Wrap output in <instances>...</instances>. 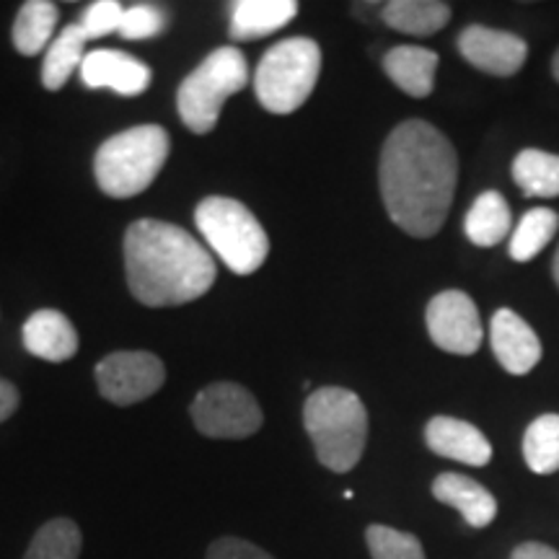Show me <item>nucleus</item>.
Listing matches in <instances>:
<instances>
[{
    "label": "nucleus",
    "mask_w": 559,
    "mask_h": 559,
    "mask_svg": "<svg viewBox=\"0 0 559 559\" xmlns=\"http://www.w3.org/2000/svg\"><path fill=\"white\" fill-rule=\"evenodd\" d=\"M459 181V156L451 140L425 120L391 130L381 148L379 187L389 218L415 239L443 228Z\"/></svg>",
    "instance_id": "f257e3e1"
},
{
    "label": "nucleus",
    "mask_w": 559,
    "mask_h": 559,
    "mask_svg": "<svg viewBox=\"0 0 559 559\" xmlns=\"http://www.w3.org/2000/svg\"><path fill=\"white\" fill-rule=\"evenodd\" d=\"M124 275L138 304L169 309L205 296L218 267L210 251L181 226L143 218L124 230Z\"/></svg>",
    "instance_id": "f03ea898"
},
{
    "label": "nucleus",
    "mask_w": 559,
    "mask_h": 559,
    "mask_svg": "<svg viewBox=\"0 0 559 559\" xmlns=\"http://www.w3.org/2000/svg\"><path fill=\"white\" fill-rule=\"evenodd\" d=\"M304 428L319 464L334 474L358 466L368 443V409L355 391L324 386L311 391L304 404Z\"/></svg>",
    "instance_id": "7ed1b4c3"
},
{
    "label": "nucleus",
    "mask_w": 559,
    "mask_h": 559,
    "mask_svg": "<svg viewBox=\"0 0 559 559\" xmlns=\"http://www.w3.org/2000/svg\"><path fill=\"white\" fill-rule=\"evenodd\" d=\"M171 151L169 132L158 124H138L104 140L94 156V177L107 198H138L156 181Z\"/></svg>",
    "instance_id": "20e7f679"
},
{
    "label": "nucleus",
    "mask_w": 559,
    "mask_h": 559,
    "mask_svg": "<svg viewBox=\"0 0 559 559\" xmlns=\"http://www.w3.org/2000/svg\"><path fill=\"white\" fill-rule=\"evenodd\" d=\"M194 223L207 247L236 275H254L267 260V230L243 202L213 194L194 210Z\"/></svg>",
    "instance_id": "39448f33"
},
{
    "label": "nucleus",
    "mask_w": 559,
    "mask_h": 559,
    "mask_svg": "<svg viewBox=\"0 0 559 559\" xmlns=\"http://www.w3.org/2000/svg\"><path fill=\"white\" fill-rule=\"evenodd\" d=\"M321 47L309 37H288L262 55L254 73L257 102L270 115H293L317 88Z\"/></svg>",
    "instance_id": "423d86ee"
},
{
    "label": "nucleus",
    "mask_w": 559,
    "mask_h": 559,
    "mask_svg": "<svg viewBox=\"0 0 559 559\" xmlns=\"http://www.w3.org/2000/svg\"><path fill=\"white\" fill-rule=\"evenodd\" d=\"M249 83V66L239 47H218L181 81L177 109L194 135H207L221 120L223 104Z\"/></svg>",
    "instance_id": "0eeeda50"
},
{
    "label": "nucleus",
    "mask_w": 559,
    "mask_h": 559,
    "mask_svg": "<svg viewBox=\"0 0 559 559\" xmlns=\"http://www.w3.org/2000/svg\"><path fill=\"white\" fill-rule=\"evenodd\" d=\"M192 423L202 436L215 440H241L262 428L260 402L249 389L234 381L210 383L194 396L190 407Z\"/></svg>",
    "instance_id": "6e6552de"
},
{
    "label": "nucleus",
    "mask_w": 559,
    "mask_h": 559,
    "mask_svg": "<svg viewBox=\"0 0 559 559\" xmlns=\"http://www.w3.org/2000/svg\"><path fill=\"white\" fill-rule=\"evenodd\" d=\"M166 368L160 358L145 349H117L96 362V386L104 400L130 407L164 386Z\"/></svg>",
    "instance_id": "1a4fd4ad"
},
{
    "label": "nucleus",
    "mask_w": 559,
    "mask_h": 559,
    "mask_svg": "<svg viewBox=\"0 0 559 559\" xmlns=\"http://www.w3.org/2000/svg\"><path fill=\"white\" fill-rule=\"evenodd\" d=\"M430 340L451 355H474L481 347L485 330L474 300L464 290H443L425 311Z\"/></svg>",
    "instance_id": "9d476101"
},
{
    "label": "nucleus",
    "mask_w": 559,
    "mask_h": 559,
    "mask_svg": "<svg viewBox=\"0 0 559 559\" xmlns=\"http://www.w3.org/2000/svg\"><path fill=\"white\" fill-rule=\"evenodd\" d=\"M459 52L481 73L508 79L523 68L528 58V45L519 34L474 24L459 34Z\"/></svg>",
    "instance_id": "9b49d317"
},
{
    "label": "nucleus",
    "mask_w": 559,
    "mask_h": 559,
    "mask_svg": "<svg viewBox=\"0 0 559 559\" xmlns=\"http://www.w3.org/2000/svg\"><path fill=\"white\" fill-rule=\"evenodd\" d=\"M81 81L86 88H111L122 96L145 94L153 81L151 68L143 60L120 50L86 52L81 66Z\"/></svg>",
    "instance_id": "f8f14e48"
},
{
    "label": "nucleus",
    "mask_w": 559,
    "mask_h": 559,
    "mask_svg": "<svg viewBox=\"0 0 559 559\" xmlns=\"http://www.w3.org/2000/svg\"><path fill=\"white\" fill-rule=\"evenodd\" d=\"M489 345L508 373L526 376L542 360V342L513 309L495 311L489 321Z\"/></svg>",
    "instance_id": "ddd939ff"
},
{
    "label": "nucleus",
    "mask_w": 559,
    "mask_h": 559,
    "mask_svg": "<svg viewBox=\"0 0 559 559\" xmlns=\"http://www.w3.org/2000/svg\"><path fill=\"white\" fill-rule=\"evenodd\" d=\"M425 443L438 456L466 466H487L492 459V445L485 432L456 417H432L425 425Z\"/></svg>",
    "instance_id": "4468645a"
},
{
    "label": "nucleus",
    "mask_w": 559,
    "mask_h": 559,
    "mask_svg": "<svg viewBox=\"0 0 559 559\" xmlns=\"http://www.w3.org/2000/svg\"><path fill=\"white\" fill-rule=\"evenodd\" d=\"M26 353L45 362H66L79 353V332L73 321L58 309H39L24 321Z\"/></svg>",
    "instance_id": "2eb2a0df"
},
{
    "label": "nucleus",
    "mask_w": 559,
    "mask_h": 559,
    "mask_svg": "<svg viewBox=\"0 0 559 559\" xmlns=\"http://www.w3.org/2000/svg\"><path fill=\"white\" fill-rule=\"evenodd\" d=\"M432 498L459 510L461 519L469 523L472 528H487L489 523L498 519L495 495L487 487H481L479 481L466 477V474H438L436 481H432Z\"/></svg>",
    "instance_id": "dca6fc26"
},
{
    "label": "nucleus",
    "mask_w": 559,
    "mask_h": 559,
    "mask_svg": "<svg viewBox=\"0 0 559 559\" xmlns=\"http://www.w3.org/2000/svg\"><path fill=\"white\" fill-rule=\"evenodd\" d=\"M383 70H386L391 83L412 96V99H425L436 88L438 52L415 45L391 47L383 55Z\"/></svg>",
    "instance_id": "f3484780"
},
{
    "label": "nucleus",
    "mask_w": 559,
    "mask_h": 559,
    "mask_svg": "<svg viewBox=\"0 0 559 559\" xmlns=\"http://www.w3.org/2000/svg\"><path fill=\"white\" fill-rule=\"evenodd\" d=\"M230 39L254 41L283 29L298 13L296 0H239L230 5Z\"/></svg>",
    "instance_id": "a211bd4d"
},
{
    "label": "nucleus",
    "mask_w": 559,
    "mask_h": 559,
    "mask_svg": "<svg viewBox=\"0 0 559 559\" xmlns=\"http://www.w3.org/2000/svg\"><path fill=\"white\" fill-rule=\"evenodd\" d=\"M510 228H513L510 205L506 198L495 190L481 192L464 218L466 239H469L474 247L481 249L498 247L502 239H508Z\"/></svg>",
    "instance_id": "6ab92c4d"
},
{
    "label": "nucleus",
    "mask_w": 559,
    "mask_h": 559,
    "mask_svg": "<svg viewBox=\"0 0 559 559\" xmlns=\"http://www.w3.org/2000/svg\"><path fill=\"white\" fill-rule=\"evenodd\" d=\"M383 24L412 37H430L451 21V5L440 0H391L383 5Z\"/></svg>",
    "instance_id": "aec40b11"
},
{
    "label": "nucleus",
    "mask_w": 559,
    "mask_h": 559,
    "mask_svg": "<svg viewBox=\"0 0 559 559\" xmlns=\"http://www.w3.org/2000/svg\"><path fill=\"white\" fill-rule=\"evenodd\" d=\"M58 5L50 0H26L21 5L16 21H13V47L24 58H34V55L47 52L52 45L55 26H58Z\"/></svg>",
    "instance_id": "412c9836"
},
{
    "label": "nucleus",
    "mask_w": 559,
    "mask_h": 559,
    "mask_svg": "<svg viewBox=\"0 0 559 559\" xmlns=\"http://www.w3.org/2000/svg\"><path fill=\"white\" fill-rule=\"evenodd\" d=\"M86 37H83L79 24H70L62 29L52 45L47 47L45 62H41V86L47 91H60L75 73V68L83 66L86 58Z\"/></svg>",
    "instance_id": "4be33fe9"
},
{
    "label": "nucleus",
    "mask_w": 559,
    "mask_h": 559,
    "mask_svg": "<svg viewBox=\"0 0 559 559\" xmlns=\"http://www.w3.org/2000/svg\"><path fill=\"white\" fill-rule=\"evenodd\" d=\"M513 179L526 198H559V156L539 148L521 151L513 160Z\"/></svg>",
    "instance_id": "5701e85b"
},
{
    "label": "nucleus",
    "mask_w": 559,
    "mask_h": 559,
    "mask_svg": "<svg viewBox=\"0 0 559 559\" xmlns=\"http://www.w3.org/2000/svg\"><path fill=\"white\" fill-rule=\"evenodd\" d=\"M559 215L549 207H534L523 215L510 236V257L515 262H531L557 236Z\"/></svg>",
    "instance_id": "b1692460"
},
{
    "label": "nucleus",
    "mask_w": 559,
    "mask_h": 559,
    "mask_svg": "<svg viewBox=\"0 0 559 559\" xmlns=\"http://www.w3.org/2000/svg\"><path fill=\"white\" fill-rule=\"evenodd\" d=\"M81 549L83 534L79 523L70 519H52L32 536L24 559H79Z\"/></svg>",
    "instance_id": "393cba45"
},
{
    "label": "nucleus",
    "mask_w": 559,
    "mask_h": 559,
    "mask_svg": "<svg viewBox=\"0 0 559 559\" xmlns=\"http://www.w3.org/2000/svg\"><path fill=\"white\" fill-rule=\"evenodd\" d=\"M523 459L534 474H555L559 469V415H542L528 425L523 436Z\"/></svg>",
    "instance_id": "a878e982"
},
{
    "label": "nucleus",
    "mask_w": 559,
    "mask_h": 559,
    "mask_svg": "<svg viewBox=\"0 0 559 559\" xmlns=\"http://www.w3.org/2000/svg\"><path fill=\"white\" fill-rule=\"evenodd\" d=\"M366 544L373 559H428L425 557L423 542L415 534L381 526V523H373V526L366 528Z\"/></svg>",
    "instance_id": "bb28decb"
},
{
    "label": "nucleus",
    "mask_w": 559,
    "mask_h": 559,
    "mask_svg": "<svg viewBox=\"0 0 559 559\" xmlns=\"http://www.w3.org/2000/svg\"><path fill=\"white\" fill-rule=\"evenodd\" d=\"M166 24H169V16H166L164 11L151 3H138V5H130V9H124L120 37L132 39V41L153 39L166 32Z\"/></svg>",
    "instance_id": "cd10ccee"
},
{
    "label": "nucleus",
    "mask_w": 559,
    "mask_h": 559,
    "mask_svg": "<svg viewBox=\"0 0 559 559\" xmlns=\"http://www.w3.org/2000/svg\"><path fill=\"white\" fill-rule=\"evenodd\" d=\"M124 5L120 0H96L91 3L79 21L83 37L86 39H102L107 34H120Z\"/></svg>",
    "instance_id": "c85d7f7f"
},
{
    "label": "nucleus",
    "mask_w": 559,
    "mask_h": 559,
    "mask_svg": "<svg viewBox=\"0 0 559 559\" xmlns=\"http://www.w3.org/2000/svg\"><path fill=\"white\" fill-rule=\"evenodd\" d=\"M205 559H275L270 551H264L257 544L247 539H239V536H221L207 547Z\"/></svg>",
    "instance_id": "c756f323"
},
{
    "label": "nucleus",
    "mask_w": 559,
    "mask_h": 559,
    "mask_svg": "<svg viewBox=\"0 0 559 559\" xmlns=\"http://www.w3.org/2000/svg\"><path fill=\"white\" fill-rule=\"evenodd\" d=\"M19 404H21L19 389L13 386L9 379H3V376H0V423H5V419H11L13 415H16Z\"/></svg>",
    "instance_id": "7c9ffc66"
},
{
    "label": "nucleus",
    "mask_w": 559,
    "mask_h": 559,
    "mask_svg": "<svg viewBox=\"0 0 559 559\" xmlns=\"http://www.w3.org/2000/svg\"><path fill=\"white\" fill-rule=\"evenodd\" d=\"M510 559H559V551L555 547H549V544L526 542V544H519V547L513 549Z\"/></svg>",
    "instance_id": "2f4dec72"
},
{
    "label": "nucleus",
    "mask_w": 559,
    "mask_h": 559,
    "mask_svg": "<svg viewBox=\"0 0 559 559\" xmlns=\"http://www.w3.org/2000/svg\"><path fill=\"white\" fill-rule=\"evenodd\" d=\"M551 275H555V280H557V288H559V247H557L555 260H551Z\"/></svg>",
    "instance_id": "473e14b6"
},
{
    "label": "nucleus",
    "mask_w": 559,
    "mask_h": 559,
    "mask_svg": "<svg viewBox=\"0 0 559 559\" xmlns=\"http://www.w3.org/2000/svg\"><path fill=\"white\" fill-rule=\"evenodd\" d=\"M551 75H555V81L559 83V50L555 52V58H551Z\"/></svg>",
    "instance_id": "72a5a7b5"
}]
</instances>
